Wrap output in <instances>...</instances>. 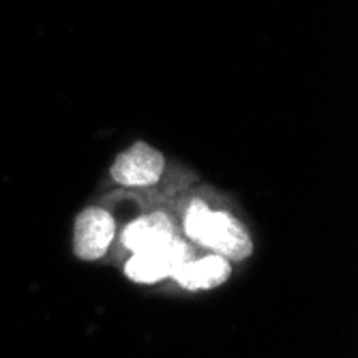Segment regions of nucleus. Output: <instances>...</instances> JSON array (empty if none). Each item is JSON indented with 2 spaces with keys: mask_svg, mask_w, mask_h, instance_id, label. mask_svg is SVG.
Here are the masks:
<instances>
[{
  "mask_svg": "<svg viewBox=\"0 0 358 358\" xmlns=\"http://www.w3.org/2000/svg\"><path fill=\"white\" fill-rule=\"evenodd\" d=\"M198 245L215 251L217 255H223L225 259H236V262L249 257L253 251V243L243 223H238L230 213L213 210L202 227Z\"/></svg>",
  "mask_w": 358,
  "mask_h": 358,
  "instance_id": "f257e3e1",
  "label": "nucleus"
},
{
  "mask_svg": "<svg viewBox=\"0 0 358 358\" xmlns=\"http://www.w3.org/2000/svg\"><path fill=\"white\" fill-rule=\"evenodd\" d=\"M185 259H189V247L174 236L161 247L134 253V257L124 264V273L136 283H157L170 277Z\"/></svg>",
  "mask_w": 358,
  "mask_h": 358,
  "instance_id": "f03ea898",
  "label": "nucleus"
},
{
  "mask_svg": "<svg viewBox=\"0 0 358 358\" xmlns=\"http://www.w3.org/2000/svg\"><path fill=\"white\" fill-rule=\"evenodd\" d=\"M164 166V155L144 142H138L116 157L112 178L124 187H148L161 178Z\"/></svg>",
  "mask_w": 358,
  "mask_h": 358,
  "instance_id": "7ed1b4c3",
  "label": "nucleus"
},
{
  "mask_svg": "<svg viewBox=\"0 0 358 358\" xmlns=\"http://www.w3.org/2000/svg\"><path fill=\"white\" fill-rule=\"evenodd\" d=\"M114 238V219L103 208H86L73 232V251L82 259H99Z\"/></svg>",
  "mask_w": 358,
  "mask_h": 358,
  "instance_id": "20e7f679",
  "label": "nucleus"
},
{
  "mask_svg": "<svg viewBox=\"0 0 358 358\" xmlns=\"http://www.w3.org/2000/svg\"><path fill=\"white\" fill-rule=\"evenodd\" d=\"M230 271L232 268L227 264V259L215 253V255L198 259V262L185 259V262H180L172 271L170 277L185 289H210V287L225 283L227 277H230Z\"/></svg>",
  "mask_w": 358,
  "mask_h": 358,
  "instance_id": "39448f33",
  "label": "nucleus"
},
{
  "mask_svg": "<svg viewBox=\"0 0 358 358\" xmlns=\"http://www.w3.org/2000/svg\"><path fill=\"white\" fill-rule=\"evenodd\" d=\"M174 238V223L164 213H152L129 223L122 232V245L129 251H146L166 245Z\"/></svg>",
  "mask_w": 358,
  "mask_h": 358,
  "instance_id": "423d86ee",
  "label": "nucleus"
},
{
  "mask_svg": "<svg viewBox=\"0 0 358 358\" xmlns=\"http://www.w3.org/2000/svg\"><path fill=\"white\" fill-rule=\"evenodd\" d=\"M208 215H210V208L204 202H191V206L187 208V215H185V234L191 241L198 243Z\"/></svg>",
  "mask_w": 358,
  "mask_h": 358,
  "instance_id": "0eeeda50",
  "label": "nucleus"
}]
</instances>
